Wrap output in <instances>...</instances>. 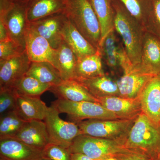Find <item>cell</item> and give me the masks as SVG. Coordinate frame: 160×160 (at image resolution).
Here are the masks:
<instances>
[{"label": "cell", "mask_w": 160, "mask_h": 160, "mask_svg": "<svg viewBox=\"0 0 160 160\" xmlns=\"http://www.w3.org/2000/svg\"><path fill=\"white\" fill-rule=\"evenodd\" d=\"M112 4L115 11L114 29L122 38L133 70L141 61L146 30L119 0H112Z\"/></svg>", "instance_id": "obj_1"}, {"label": "cell", "mask_w": 160, "mask_h": 160, "mask_svg": "<svg viewBox=\"0 0 160 160\" xmlns=\"http://www.w3.org/2000/svg\"><path fill=\"white\" fill-rule=\"evenodd\" d=\"M124 147L157 160L160 153V125L141 112L135 120Z\"/></svg>", "instance_id": "obj_2"}, {"label": "cell", "mask_w": 160, "mask_h": 160, "mask_svg": "<svg viewBox=\"0 0 160 160\" xmlns=\"http://www.w3.org/2000/svg\"><path fill=\"white\" fill-rule=\"evenodd\" d=\"M62 1L68 19L95 48L101 49L100 24L89 0Z\"/></svg>", "instance_id": "obj_3"}, {"label": "cell", "mask_w": 160, "mask_h": 160, "mask_svg": "<svg viewBox=\"0 0 160 160\" xmlns=\"http://www.w3.org/2000/svg\"><path fill=\"white\" fill-rule=\"evenodd\" d=\"M0 21L4 23L9 39L26 50V37L28 27L26 5L10 0H0Z\"/></svg>", "instance_id": "obj_4"}, {"label": "cell", "mask_w": 160, "mask_h": 160, "mask_svg": "<svg viewBox=\"0 0 160 160\" xmlns=\"http://www.w3.org/2000/svg\"><path fill=\"white\" fill-rule=\"evenodd\" d=\"M124 144L122 141L81 134L73 140L69 150L71 153H82L92 159L101 160L126 150Z\"/></svg>", "instance_id": "obj_5"}, {"label": "cell", "mask_w": 160, "mask_h": 160, "mask_svg": "<svg viewBox=\"0 0 160 160\" xmlns=\"http://www.w3.org/2000/svg\"><path fill=\"white\" fill-rule=\"evenodd\" d=\"M136 119L87 120L77 125L82 134L125 142Z\"/></svg>", "instance_id": "obj_6"}, {"label": "cell", "mask_w": 160, "mask_h": 160, "mask_svg": "<svg viewBox=\"0 0 160 160\" xmlns=\"http://www.w3.org/2000/svg\"><path fill=\"white\" fill-rule=\"evenodd\" d=\"M52 105L60 113L67 114L72 122L77 124L87 120L119 119L99 104L93 102H74L58 99L52 102Z\"/></svg>", "instance_id": "obj_7"}, {"label": "cell", "mask_w": 160, "mask_h": 160, "mask_svg": "<svg viewBox=\"0 0 160 160\" xmlns=\"http://www.w3.org/2000/svg\"><path fill=\"white\" fill-rule=\"evenodd\" d=\"M59 114L53 105L48 107L44 121L49 135V143L69 149L74 139L82 133L77 124L62 119Z\"/></svg>", "instance_id": "obj_8"}, {"label": "cell", "mask_w": 160, "mask_h": 160, "mask_svg": "<svg viewBox=\"0 0 160 160\" xmlns=\"http://www.w3.org/2000/svg\"><path fill=\"white\" fill-rule=\"evenodd\" d=\"M31 63L26 50L9 59L0 61V90L14 89L26 75Z\"/></svg>", "instance_id": "obj_9"}, {"label": "cell", "mask_w": 160, "mask_h": 160, "mask_svg": "<svg viewBox=\"0 0 160 160\" xmlns=\"http://www.w3.org/2000/svg\"><path fill=\"white\" fill-rule=\"evenodd\" d=\"M26 50L31 62H48L59 70L57 50L29 26L26 33Z\"/></svg>", "instance_id": "obj_10"}, {"label": "cell", "mask_w": 160, "mask_h": 160, "mask_svg": "<svg viewBox=\"0 0 160 160\" xmlns=\"http://www.w3.org/2000/svg\"><path fill=\"white\" fill-rule=\"evenodd\" d=\"M132 72L156 76L160 74V38L146 31L139 64Z\"/></svg>", "instance_id": "obj_11"}, {"label": "cell", "mask_w": 160, "mask_h": 160, "mask_svg": "<svg viewBox=\"0 0 160 160\" xmlns=\"http://www.w3.org/2000/svg\"><path fill=\"white\" fill-rule=\"evenodd\" d=\"M66 19V15L61 12L28 22V26L47 40L53 49H57L63 41L62 30Z\"/></svg>", "instance_id": "obj_12"}, {"label": "cell", "mask_w": 160, "mask_h": 160, "mask_svg": "<svg viewBox=\"0 0 160 160\" xmlns=\"http://www.w3.org/2000/svg\"><path fill=\"white\" fill-rule=\"evenodd\" d=\"M42 151L12 137H0V160H37Z\"/></svg>", "instance_id": "obj_13"}, {"label": "cell", "mask_w": 160, "mask_h": 160, "mask_svg": "<svg viewBox=\"0 0 160 160\" xmlns=\"http://www.w3.org/2000/svg\"><path fill=\"white\" fill-rule=\"evenodd\" d=\"M98 103L115 115L119 119H135L142 112L139 99L119 96L97 98Z\"/></svg>", "instance_id": "obj_14"}, {"label": "cell", "mask_w": 160, "mask_h": 160, "mask_svg": "<svg viewBox=\"0 0 160 160\" xmlns=\"http://www.w3.org/2000/svg\"><path fill=\"white\" fill-rule=\"evenodd\" d=\"M138 98L142 112L160 125V74L152 78Z\"/></svg>", "instance_id": "obj_15"}, {"label": "cell", "mask_w": 160, "mask_h": 160, "mask_svg": "<svg viewBox=\"0 0 160 160\" xmlns=\"http://www.w3.org/2000/svg\"><path fill=\"white\" fill-rule=\"evenodd\" d=\"M12 138L42 151L49 143L46 123L40 120L27 121L21 130Z\"/></svg>", "instance_id": "obj_16"}, {"label": "cell", "mask_w": 160, "mask_h": 160, "mask_svg": "<svg viewBox=\"0 0 160 160\" xmlns=\"http://www.w3.org/2000/svg\"><path fill=\"white\" fill-rule=\"evenodd\" d=\"M62 36L78 59L94 54L99 49L88 41L67 18L62 29Z\"/></svg>", "instance_id": "obj_17"}, {"label": "cell", "mask_w": 160, "mask_h": 160, "mask_svg": "<svg viewBox=\"0 0 160 160\" xmlns=\"http://www.w3.org/2000/svg\"><path fill=\"white\" fill-rule=\"evenodd\" d=\"M49 91L58 99L74 102L89 101L98 103L97 99L75 80L63 81L59 84L52 86Z\"/></svg>", "instance_id": "obj_18"}, {"label": "cell", "mask_w": 160, "mask_h": 160, "mask_svg": "<svg viewBox=\"0 0 160 160\" xmlns=\"http://www.w3.org/2000/svg\"><path fill=\"white\" fill-rule=\"evenodd\" d=\"M16 93V110L23 119L26 121H44L49 107L41 99L40 97L29 96Z\"/></svg>", "instance_id": "obj_19"}, {"label": "cell", "mask_w": 160, "mask_h": 160, "mask_svg": "<svg viewBox=\"0 0 160 160\" xmlns=\"http://www.w3.org/2000/svg\"><path fill=\"white\" fill-rule=\"evenodd\" d=\"M154 76L131 72L123 74L117 81L119 97L128 99H137L148 82Z\"/></svg>", "instance_id": "obj_20"}, {"label": "cell", "mask_w": 160, "mask_h": 160, "mask_svg": "<svg viewBox=\"0 0 160 160\" xmlns=\"http://www.w3.org/2000/svg\"><path fill=\"white\" fill-rule=\"evenodd\" d=\"M62 0H29L26 4V17L28 22L64 12Z\"/></svg>", "instance_id": "obj_21"}, {"label": "cell", "mask_w": 160, "mask_h": 160, "mask_svg": "<svg viewBox=\"0 0 160 160\" xmlns=\"http://www.w3.org/2000/svg\"><path fill=\"white\" fill-rule=\"evenodd\" d=\"M95 98L119 96L117 82L106 74L89 79H76Z\"/></svg>", "instance_id": "obj_22"}, {"label": "cell", "mask_w": 160, "mask_h": 160, "mask_svg": "<svg viewBox=\"0 0 160 160\" xmlns=\"http://www.w3.org/2000/svg\"><path fill=\"white\" fill-rule=\"evenodd\" d=\"M94 11L101 29L100 48L107 34L114 29L115 11L112 0H89Z\"/></svg>", "instance_id": "obj_23"}, {"label": "cell", "mask_w": 160, "mask_h": 160, "mask_svg": "<svg viewBox=\"0 0 160 160\" xmlns=\"http://www.w3.org/2000/svg\"><path fill=\"white\" fill-rule=\"evenodd\" d=\"M102 58L101 50L99 49L94 54L78 59L74 79L91 78L105 74Z\"/></svg>", "instance_id": "obj_24"}, {"label": "cell", "mask_w": 160, "mask_h": 160, "mask_svg": "<svg viewBox=\"0 0 160 160\" xmlns=\"http://www.w3.org/2000/svg\"><path fill=\"white\" fill-rule=\"evenodd\" d=\"M26 75L52 86L59 84L64 81L59 71L48 62H31Z\"/></svg>", "instance_id": "obj_25"}, {"label": "cell", "mask_w": 160, "mask_h": 160, "mask_svg": "<svg viewBox=\"0 0 160 160\" xmlns=\"http://www.w3.org/2000/svg\"><path fill=\"white\" fill-rule=\"evenodd\" d=\"M59 71L64 81L74 80L78 58L64 41L57 49Z\"/></svg>", "instance_id": "obj_26"}, {"label": "cell", "mask_w": 160, "mask_h": 160, "mask_svg": "<svg viewBox=\"0 0 160 160\" xmlns=\"http://www.w3.org/2000/svg\"><path fill=\"white\" fill-rule=\"evenodd\" d=\"M146 29L152 10V0H119Z\"/></svg>", "instance_id": "obj_27"}, {"label": "cell", "mask_w": 160, "mask_h": 160, "mask_svg": "<svg viewBox=\"0 0 160 160\" xmlns=\"http://www.w3.org/2000/svg\"><path fill=\"white\" fill-rule=\"evenodd\" d=\"M50 84L42 82L35 78L25 75L14 88L18 94L32 97H40L49 90Z\"/></svg>", "instance_id": "obj_28"}, {"label": "cell", "mask_w": 160, "mask_h": 160, "mask_svg": "<svg viewBox=\"0 0 160 160\" xmlns=\"http://www.w3.org/2000/svg\"><path fill=\"white\" fill-rule=\"evenodd\" d=\"M115 32V30L113 29L109 32L101 45L102 58H104L106 65L112 71L117 70L119 67L118 61L119 43Z\"/></svg>", "instance_id": "obj_29"}, {"label": "cell", "mask_w": 160, "mask_h": 160, "mask_svg": "<svg viewBox=\"0 0 160 160\" xmlns=\"http://www.w3.org/2000/svg\"><path fill=\"white\" fill-rule=\"evenodd\" d=\"M27 122L20 116L16 110L2 115L0 118V137L14 136Z\"/></svg>", "instance_id": "obj_30"}, {"label": "cell", "mask_w": 160, "mask_h": 160, "mask_svg": "<svg viewBox=\"0 0 160 160\" xmlns=\"http://www.w3.org/2000/svg\"><path fill=\"white\" fill-rule=\"evenodd\" d=\"M71 154L68 148L51 143L42 150V157L49 160H71Z\"/></svg>", "instance_id": "obj_31"}, {"label": "cell", "mask_w": 160, "mask_h": 160, "mask_svg": "<svg viewBox=\"0 0 160 160\" xmlns=\"http://www.w3.org/2000/svg\"><path fill=\"white\" fill-rule=\"evenodd\" d=\"M16 109V93L13 89L0 90V115Z\"/></svg>", "instance_id": "obj_32"}, {"label": "cell", "mask_w": 160, "mask_h": 160, "mask_svg": "<svg viewBox=\"0 0 160 160\" xmlns=\"http://www.w3.org/2000/svg\"><path fill=\"white\" fill-rule=\"evenodd\" d=\"M146 31L160 38V0H152V10Z\"/></svg>", "instance_id": "obj_33"}, {"label": "cell", "mask_w": 160, "mask_h": 160, "mask_svg": "<svg viewBox=\"0 0 160 160\" xmlns=\"http://www.w3.org/2000/svg\"><path fill=\"white\" fill-rule=\"evenodd\" d=\"M25 50L10 39L0 42V61L14 57Z\"/></svg>", "instance_id": "obj_34"}, {"label": "cell", "mask_w": 160, "mask_h": 160, "mask_svg": "<svg viewBox=\"0 0 160 160\" xmlns=\"http://www.w3.org/2000/svg\"><path fill=\"white\" fill-rule=\"evenodd\" d=\"M118 61L119 66L122 70L123 74H127L132 71L133 66L123 43H118Z\"/></svg>", "instance_id": "obj_35"}, {"label": "cell", "mask_w": 160, "mask_h": 160, "mask_svg": "<svg viewBox=\"0 0 160 160\" xmlns=\"http://www.w3.org/2000/svg\"><path fill=\"white\" fill-rule=\"evenodd\" d=\"M113 157L119 160H153L146 155L127 149L115 154Z\"/></svg>", "instance_id": "obj_36"}, {"label": "cell", "mask_w": 160, "mask_h": 160, "mask_svg": "<svg viewBox=\"0 0 160 160\" xmlns=\"http://www.w3.org/2000/svg\"><path fill=\"white\" fill-rule=\"evenodd\" d=\"M9 34L4 23L0 21V42L9 40Z\"/></svg>", "instance_id": "obj_37"}, {"label": "cell", "mask_w": 160, "mask_h": 160, "mask_svg": "<svg viewBox=\"0 0 160 160\" xmlns=\"http://www.w3.org/2000/svg\"><path fill=\"white\" fill-rule=\"evenodd\" d=\"M71 160H95L85 155L80 153H71Z\"/></svg>", "instance_id": "obj_38"}, {"label": "cell", "mask_w": 160, "mask_h": 160, "mask_svg": "<svg viewBox=\"0 0 160 160\" xmlns=\"http://www.w3.org/2000/svg\"><path fill=\"white\" fill-rule=\"evenodd\" d=\"M10 1L14 3L26 5V3L28 2L29 0H10Z\"/></svg>", "instance_id": "obj_39"}, {"label": "cell", "mask_w": 160, "mask_h": 160, "mask_svg": "<svg viewBox=\"0 0 160 160\" xmlns=\"http://www.w3.org/2000/svg\"><path fill=\"white\" fill-rule=\"evenodd\" d=\"M98 160H119L116 158L114 157H111L108 158H106L103 159Z\"/></svg>", "instance_id": "obj_40"}, {"label": "cell", "mask_w": 160, "mask_h": 160, "mask_svg": "<svg viewBox=\"0 0 160 160\" xmlns=\"http://www.w3.org/2000/svg\"><path fill=\"white\" fill-rule=\"evenodd\" d=\"M37 160H49V159H48L46 158L42 157L41 158H40L38 159Z\"/></svg>", "instance_id": "obj_41"}, {"label": "cell", "mask_w": 160, "mask_h": 160, "mask_svg": "<svg viewBox=\"0 0 160 160\" xmlns=\"http://www.w3.org/2000/svg\"><path fill=\"white\" fill-rule=\"evenodd\" d=\"M157 160H160V153L158 155Z\"/></svg>", "instance_id": "obj_42"}]
</instances>
